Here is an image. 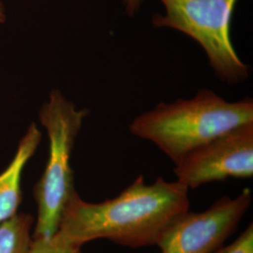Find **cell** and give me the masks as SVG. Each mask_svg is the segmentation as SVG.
Segmentation results:
<instances>
[{
    "mask_svg": "<svg viewBox=\"0 0 253 253\" xmlns=\"http://www.w3.org/2000/svg\"><path fill=\"white\" fill-rule=\"evenodd\" d=\"M190 205L189 189L180 182L158 177L146 184L139 175L117 197L98 204L82 200L76 191L64 208L56 233L79 246L96 239L133 249L157 246Z\"/></svg>",
    "mask_w": 253,
    "mask_h": 253,
    "instance_id": "1",
    "label": "cell"
},
{
    "mask_svg": "<svg viewBox=\"0 0 253 253\" xmlns=\"http://www.w3.org/2000/svg\"><path fill=\"white\" fill-rule=\"evenodd\" d=\"M248 123H253L252 99L228 101L203 88L190 100L160 102L136 117L128 127L131 134L153 143L176 164L193 149Z\"/></svg>",
    "mask_w": 253,
    "mask_h": 253,
    "instance_id": "2",
    "label": "cell"
},
{
    "mask_svg": "<svg viewBox=\"0 0 253 253\" xmlns=\"http://www.w3.org/2000/svg\"><path fill=\"white\" fill-rule=\"evenodd\" d=\"M87 109H77L59 90H53L40 110L39 118L49 138L45 170L37 183L38 205L34 237H50L57 232L68 201L76 192L71 157Z\"/></svg>",
    "mask_w": 253,
    "mask_h": 253,
    "instance_id": "3",
    "label": "cell"
},
{
    "mask_svg": "<svg viewBox=\"0 0 253 253\" xmlns=\"http://www.w3.org/2000/svg\"><path fill=\"white\" fill-rule=\"evenodd\" d=\"M165 14H155V27L177 30L198 42L217 79L230 85L246 81L250 67L236 53L231 21L237 0H161Z\"/></svg>",
    "mask_w": 253,
    "mask_h": 253,
    "instance_id": "4",
    "label": "cell"
},
{
    "mask_svg": "<svg viewBox=\"0 0 253 253\" xmlns=\"http://www.w3.org/2000/svg\"><path fill=\"white\" fill-rule=\"evenodd\" d=\"M252 201V190L245 189L235 198L217 200L204 212L188 210L167 227L157 246L161 253H215L236 230Z\"/></svg>",
    "mask_w": 253,
    "mask_h": 253,
    "instance_id": "5",
    "label": "cell"
},
{
    "mask_svg": "<svg viewBox=\"0 0 253 253\" xmlns=\"http://www.w3.org/2000/svg\"><path fill=\"white\" fill-rule=\"evenodd\" d=\"M173 172L189 190L229 177H253V123L237 126L193 149L175 164Z\"/></svg>",
    "mask_w": 253,
    "mask_h": 253,
    "instance_id": "6",
    "label": "cell"
},
{
    "mask_svg": "<svg viewBox=\"0 0 253 253\" xmlns=\"http://www.w3.org/2000/svg\"><path fill=\"white\" fill-rule=\"evenodd\" d=\"M42 133L36 125L28 126L9 166L0 173V223L16 214L22 199L21 181L24 169L36 152Z\"/></svg>",
    "mask_w": 253,
    "mask_h": 253,
    "instance_id": "7",
    "label": "cell"
},
{
    "mask_svg": "<svg viewBox=\"0 0 253 253\" xmlns=\"http://www.w3.org/2000/svg\"><path fill=\"white\" fill-rule=\"evenodd\" d=\"M33 222L34 218L28 214H15L1 222L0 253H27Z\"/></svg>",
    "mask_w": 253,
    "mask_h": 253,
    "instance_id": "8",
    "label": "cell"
},
{
    "mask_svg": "<svg viewBox=\"0 0 253 253\" xmlns=\"http://www.w3.org/2000/svg\"><path fill=\"white\" fill-rule=\"evenodd\" d=\"M81 247L55 233L50 237H34L27 253H82Z\"/></svg>",
    "mask_w": 253,
    "mask_h": 253,
    "instance_id": "9",
    "label": "cell"
},
{
    "mask_svg": "<svg viewBox=\"0 0 253 253\" xmlns=\"http://www.w3.org/2000/svg\"><path fill=\"white\" fill-rule=\"evenodd\" d=\"M215 253H253V224L251 223L244 232L231 244L221 247Z\"/></svg>",
    "mask_w": 253,
    "mask_h": 253,
    "instance_id": "10",
    "label": "cell"
},
{
    "mask_svg": "<svg viewBox=\"0 0 253 253\" xmlns=\"http://www.w3.org/2000/svg\"><path fill=\"white\" fill-rule=\"evenodd\" d=\"M144 0H124L126 6V12L128 16H134L136 12L140 9L141 4Z\"/></svg>",
    "mask_w": 253,
    "mask_h": 253,
    "instance_id": "11",
    "label": "cell"
},
{
    "mask_svg": "<svg viewBox=\"0 0 253 253\" xmlns=\"http://www.w3.org/2000/svg\"><path fill=\"white\" fill-rule=\"evenodd\" d=\"M5 20V13H4V8L0 1V24Z\"/></svg>",
    "mask_w": 253,
    "mask_h": 253,
    "instance_id": "12",
    "label": "cell"
}]
</instances>
